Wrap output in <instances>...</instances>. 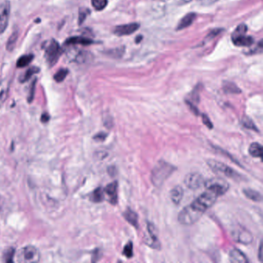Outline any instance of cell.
<instances>
[{
  "label": "cell",
  "mask_w": 263,
  "mask_h": 263,
  "mask_svg": "<svg viewBox=\"0 0 263 263\" xmlns=\"http://www.w3.org/2000/svg\"><path fill=\"white\" fill-rule=\"evenodd\" d=\"M176 167L165 161H160L151 171V183L157 188L162 187L166 180L175 171Z\"/></svg>",
  "instance_id": "1"
},
{
  "label": "cell",
  "mask_w": 263,
  "mask_h": 263,
  "mask_svg": "<svg viewBox=\"0 0 263 263\" xmlns=\"http://www.w3.org/2000/svg\"><path fill=\"white\" fill-rule=\"evenodd\" d=\"M218 198V196L217 194L206 189V191L200 194L191 205L200 212L205 213L208 209H210L215 203L216 200Z\"/></svg>",
  "instance_id": "2"
},
{
  "label": "cell",
  "mask_w": 263,
  "mask_h": 263,
  "mask_svg": "<svg viewBox=\"0 0 263 263\" xmlns=\"http://www.w3.org/2000/svg\"><path fill=\"white\" fill-rule=\"evenodd\" d=\"M203 214V213L193 207L192 205H189L181 211L178 215V221L182 225H191L202 218Z\"/></svg>",
  "instance_id": "3"
},
{
  "label": "cell",
  "mask_w": 263,
  "mask_h": 263,
  "mask_svg": "<svg viewBox=\"0 0 263 263\" xmlns=\"http://www.w3.org/2000/svg\"><path fill=\"white\" fill-rule=\"evenodd\" d=\"M208 166L213 170V172L220 174L227 178H233V179H239L240 174L236 172L234 169L226 166L222 162H218L216 160H208Z\"/></svg>",
  "instance_id": "4"
},
{
  "label": "cell",
  "mask_w": 263,
  "mask_h": 263,
  "mask_svg": "<svg viewBox=\"0 0 263 263\" xmlns=\"http://www.w3.org/2000/svg\"><path fill=\"white\" fill-rule=\"evenodd\" d=\"M16 257L18 263H38L40 260V253L36 247L27 245L20 249Z\"/></svg>",
  "instance_id": "5"
},
{
  "label": "cell",
  "mask_w": 263,
  "mask_h": 263,
  "mask_svg": "<svg viewBox=\"0 0 263 263\" xmlns=\"http://www.w3.org/2000/svg\"><path fill=\"white\" fill-rule=\"evenodd\" d=\"M204 185L206 189L213 191L218 197L225 194L229 189V183L221 178H210L204 182Z\"/></svg>",
  "instance_id": "6"
},
{
  "label": "cell",
  "mask_w": 263,
  "mask_h": 263,
  "mask_svg": "<svg viewBox=\"0 0 263 263\" xmlns=\"http://www.w3.org/2000/svg\"><path fill=\"white\" fill-rule=\"evenodd\" d=\"M61 53V48H60L58 43L55 41L54 40H51L48 47L46 48V57H47V60L51 67L56 64L60 58Z\"/></svg>",
  "instance_id": "7"
},
{
  "label": "cell",
  "mask_w": 263,
  "mask_h": 263,
  "mask_svg": "<svg viewBox=\"0 0 263 263\" xmlns=\"http://www.w3.org/2000/svg\"><path fill=\"white\" fill-rule=\"evenodd\" d=\"M144 241L152 249H160L161 243L158 239V230L151 222H147V235L144 236Z\"/></svg>",
  "instance_id": "8"
},
{
  "label": "cell",
  "mask_w": 263,
  "mask_h": 263,
  "mask_svg": "<svg viewBox=\"0 0 263 263\" xmlns=\"http://www.w3.org/2000/svg\"><path fill=\"white\" fill-rule=\"evenodd\" d=\"M232 236L235 241L243 245H249L253 241V236L252 233L242 227H238L235 229L232 232Z\"/></svg>",
  "instance_id": "9"
},
{
  "label": "cell",
  "mask_w": 263,
  "mask_h": 263,
  "mask_svg": "<svg viewBox=\"0 0 263 263\" xmlns=\"http://www.w3.org/2000/svg\"><path fill=\"white\" fill-rule=\"evenodd\" d=\"M10 2L7 0L0 4V34L3 33L7 28L10 16Z\"/></svg>",
  "instance_id": "10"
},
{
  "label": "cell",
  "mask_w": 263,
  "mask_h": 263,
  "mask_svg": "<svg viewBox=\"0 0 263 263\" xmlns=\"http://www.w3.org/2000/svg\"><path fill=\"white\" fill-rule=\"evenodd\" d=\"M184 182H185L186 187L191 189V190H196V189H199L203 185L205 181H204L202 174L194 172L187 174Z\"/></svg>",
  "instance_id": "11"
},
{
  "label": "cell",
  "mask_w": 263,
  "mask_h": 263,
  "mask_svg": "<svg viewBox=\"0 0 263 263\" xmlns=\"http://www.w3.org/2000/svg\"><path fill=\"white\" fill-rule=\"evenodd\" d=\"M140 28V25L137 23L133 24H125V25H118L114 29V33L118 37H123V36H128L132 34Z\"/></svg>",
  "instance_id": "12"
},
{
  "label": "cell",
  "mask_w": 263,
  "mask_h": 263,
  "mask_svg": "<svg viewBox=\"0 0 263 263\" xmlns=\"http://www.w3.org/2000/svg\"><path fill=\"white\" fill-rule=\"evenodd\" d=\"M233 44L237 47H250L254 43L252 37L246 36L243 33H233L232 35Z\"/></svg>",
  "instance_id": "13"
},
{
  "label": "cell",
  "mask_w": 263,
  "mask_h": 263,
  "mask_svg": "<svg viewBox=\"0 0 263 263\" xmlns=\"http://www.w3.org/2000/svg\"><path fill=\"white\" fill-rule=\"evenodd\" d=\"M118 182H114L106 186L104 189V193L108 196L109 202L112 205H116L118 202Z\"/></svg>",
  "instance_id": "14"
},
{
  "label": "cell",
  "mask_w": 263,
  "mask_h": 263,
  "mask_svg": "<svg viewBox=\"0 0 263 263\" xmlns=\"http://www.w3.org/2000/svg\"><path fill=\"white\" fill-rule=\"evenodd\" d=\"M229 260L232 263H249V260L243 252L238 249H234L229 252Z\"/></svg>",
  "instance_id": "15"
},
{
  "label": "cell",
  "mask_w": 263,
  "mask_h": 263,
  "mask_svg": "<svg viewBox=\"0 0 263 263\" xmlns=\"http://www.w3.org/2000/svg\"><path fill=\"white\" fill-rule=\"evenodd\" d=\"M195 18L196 14L194 13H188L187 15H185V17L180 20V22L178 23L176 28L177 30H182V29L189 27L193 24Z\"/></svg>",
  "instance_id": "16"
},
{
  "label": "cell",
  "mask_w": 263,
  "mask_h": 263,
  "mask_svg": "<svg viewBox=\"0 0 263 263\" xmlns=\"http://www.w3.org/2000/svg\"><path fill=\"white\" fill-rule=\"evenodd\" d=\"M184 191L180 185H177L171 189L170 197L174 205H179L183 198Z\"/></svg>",
  "instance_id": "17"
},
{
  "label": "cell",
  "mask_w": 263,
  "mask_h": 263,
  "mask_svg": "<svg viewBox=\"0 0 263 263\" xmlns=\"http://www.w3.org/2000/svg\"><path fill=\"white\" fill-rule=\"evenodd\" d=\"M123 217L125 218L126 221L128 223L131 224L132 226L138 228V216L135 211H133L132 209H126L125 212L123 213Z\"/></svg>",
  "instance_id": "18"
},
{
  "label": "cell",
  "mask_w": 263,
  "mask_h": 263,
  "mask_svg": "<svg viewBox=\"0 0 263 263\" xmlns=\"http://www.w3.org/2000/svg\"><path fill=\"white\" fill-rule=\"evenodd\" d=\"M9 89V82L3 80L0 82V107H2L4 102L6 101Z\"/></svg>",
  "instance_id": "19"
},
{
  "label": "cell",
  "mask_w": 263,
  "mask_h": 263,
  "mask_svg": "<svg viewBox=\"0 0 263 263\" xmlns=\"http://www.w3.org/2000/svg\"><path fill=\"white\" fill-rule=\"evenodd\" d=\"M242 192L247 198L252 200L253 202H260L263 201V196L257 191L251 189H244Z\"/></svg>",
  "instance_id": "20"
},
{
  "label": "cell",
  "mask_w": 263,
  "mask_h": 263,
  "mask_svg": "<svg viewBox=\"0 0 263 263\" xmlns=\"http://www.w3.org/2000/svg\"><path fill=\"white\" fill-rule=\"evenodd\" d=\"M249 153L253 158H262L263 154V147L257 142L251 143L249 147Z\"/></svg>",
  "instance_id": "21"
},
{
  "label": "cell",
  "mask_w": 263,
  "mask_h": 263,
  "mask_svg": "<svg viewBox=\"0 0 263 263\" xmlns=\"http://www.w3.org/2000/svg\"><path fill=\"white\" fill-rule=\"evenodd\" d=\"M93 44V41L90 39L85 37H76L68 39L66 42L67 45H72V44H81V45H91Z\"/></svg>",
  "instance_id": "22"
},
{
  "label": "cell",
  "mask_w": 263,
  "mask_h": 263,
  "mask_svg": "<svg viewBox=\"0 0 263 263\" xmlns=\"http://www.w3.org/2000/svg\"><path fill=\"white\" fill-rule=\"evenodd\" d=\"M223 90L227 94H239L241 93L239 88L236 84L231 83V82L224 83Z\"/></svg>",
  "instance_id": "23"
},
{
  "label": "cell",
  "mask_w": 263,
  "mask_h": 263,
  "mask_svg": "<svg viewBox=\"0 0 263 263\" xmlns=\"http://www.w3.org/2000/svg\"><path fill=\"white\" fill-rule=\"evenodd\" d=\"M33 55H24L21 56L18 60H17V68H25L26 66L30 64V62L33 60Z\"/></svg>",
  "instance_id": "24"
},
{
  "label": "cell",
  "mask_w": 263,
  "mask_h": 263,
  "mask_svg": "<svg viewBox=\"0 0 263 263\" xmlns=\"http://www.w3.org/2000/svg\"><path fill=\"white\" fill-rule=\"evenodd\" d=\"M104 199V189L98 188L93 192L91 195V200L95 202H101Z\"/></svg>",
  "instance_id": "25"
},
{
  "label": "cell",
  "mask_w": 263,
  "mask_h": 263,
  "mask_svg": "<svg viewBox=\"0 0 263 263\" xmlns=\"http://www.w3.org/2000/svg\"><path fill=\"white\" fill-rule=\"evenodd\" d=\"M91 3H92L93 7L95 8L96 10L101 11L105 9L108 4V1L107 0H92Z\"/></svg>",
  "instance_id": "26"
},
{
  "label": "cell",
  "mask_w": 263,
  "mask_h": 263,
  "mask_svg": "<svg viewBox=\"0 0 263 263\" xmlns=\"http://www.w3.org/2000/svg\"><path fill=\"white\" fill-rule=\"evenodd\" d=\"M242 124H243L244 127H246L248 129H251L252 131H257L259 132V130H258L257 127H256V124H255L254 122L252 121V119L248 118V117L245 116L242 118Z\"/></svg>",
  "instance_id": "27"
},
{
  "label": "cell",
  "mask_w": 263,
  "mask_h": 263,
  "mask_svg": "<svg viewBox=\"0 0 263 263\" xmlns=\"http://www.w3.org/2000/svg\"><path fill=\"white\" fill-rule=\"evenodd\" d=\"M123 255L126 258L131 259L134 256V252H133V243L132 241H129L123 249Z\"/></svg>",
  "instance_id": "28"
},
{
  "label": "cell",
  "mask_w": 263,
  "mask_h": 263,
  "mask_svg": "<svg viewBox=\"0 0 263 263\" xmlns=\"http://www.w3.org/2000/svg\"><path fill=\"white\" fill-rule=\"evenodd\" d=\"M68 73V70H60V71H59L58 72H57V73H56V74L54 75V80H56V82H58V83H60V82L63 81V80H64V79L66 78V76H67Z\"/></svg>",
  "instance_id": "29"
},
{
  "label": "cell",
  "mask_w": 263,
  "mask_h": 263,
  "mask_svg": "<svg viewBox=\"0 0 263 263\" xmlns=\"http://www.w3.org/2000/svg\"><path fill=\"white\" fill-rule=\"evenodd\" d=\"M17 37H18V33H14L12 34L11 37H9V41L7 43V46L6 48L9 49V51H11L14 48V46L16 45L17 43Z\"/></svg>",
  "instance_id": "30"
},
{
  "label": "cell",
  "mask_w": 263,
  "mask_h": 263,
  "mask_svg": "<svg viewBox=\"0 0 263 263\" xmlns=\"http://www.w3.org/2000/svg\"><path fill=\"white\" fill-rule=\"evenodd\" d=\"M39 71V68H32L26 71V73L24 75V79H23V82L26 81V80H29L31 76H33L34 73H37Z\"/></svg>",
  "instance_id": "31"
},
{
  "label": "cell",
  "mask_w": 263,
  "mask_h": 263,
  "mask_svg": "<svg viewBox=\"0 0 263 263\" xmlns=\"http://www.w3.org/2000/svg\"><path fill=\"white\" fill-rule=\"evenodd\" d=\"M202 121H203L204 124H205L208 128L212 129L213 128V123L211 121L210 118L207 116L206 115H202Z\"/></svg>",
  "instance_id": "32"
},
{
  "label": "cell",
  "mask_w": 263,
  "mask_h": 263,
  "mask_svg": "<svg viewBox=\"0 0 263 263\" xmlns=\"http://www.w3.org/2000/svg\"><path fill=\"white\" fill-rule=\"evenodd\" d=\"M221 33V29H215V30L212 31V33H210V34L209 35V36H207L206 37V39H205V41H210L211 40H213V39H214L215 37L217 36V35L219 34V33Z\"/></svg>",
  "instance_id": "33"
},
{
  "label": "cell",
  "mask_w": 263,
  "mask_h": 263,
  "mask_svg": "<svg viewBox=\"0 0 263 263\" xmlns=\"http://www.w3.org/2000/svg\"><path fill=\"white\" fill-rule=\"evenodd\" d=\"M14 249H12L11 250L7 251V253H6L5 258H6V262L7 263H10V262H13V256H14Z\"/></svg>",
  "instance_id": "34"
},
{
  "label": "cell",
  "mask_w": 263,
  "mask_h": 263,
  "mask_svg": "<svg viewBox=\"0 0 263 263\" xmlns=\"http://www.w3.org/2000/svg\"><path fill=\"white\" fill-rule=\"evenodd\" d=\"M218 0H198V2L204 6H210V5L215 3Z\"/></svg>",
  "instance_id": "35"
},
{
  "label": "cell",
  "mask_w": 263,
  "mask_h": 263,
  "mask_svg": "<svg viewBox=\"0 0 263 263\" xmlns=\"http://www.w3.org/2000/svg\"><path fill=\"white\" fill-rule=\"evenodd\" d=\"M106 138H107V135H106L105 133H100V134H97L95 137V139L99 141H104Z\"/></svg>",
  "instance_id": "36"
},
{
  "label": "cell",
  "mask_w": 263,
  "mask_h": 263,
  "mask_svg": "<svg viewBox=\"0 0 263 263\" xmlns=\"http://www.w3.org/2000/svg\"><path fill=\"white\" fill-rule=\"evenodd\" d=\"M262 243L260 245V249H259V259H260V261H262Z\"/></svg>",
  "instance_id": "37"
},
{
  "label": "cell",
  "mask_w": 263,
  "mask_h": 263,
  "mask_svg": "<svg viewBox=\"0 0 263 263\" xmlns=\"http://www.w3.org/2000/svg\"><path fill=\"white\" fill-rule=\"evenodd\" d=\"M182 1L184 2V3H188V2H191L192 0H182Z\"/></svg>",
  "instance_id": "38"
}]
</instances>
